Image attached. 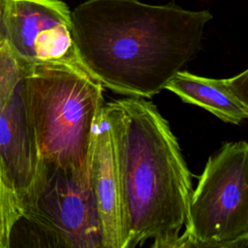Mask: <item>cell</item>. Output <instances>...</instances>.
<instances>
[{
    "mask_svg": "<svg viewBox=\"0 0 248 248\" xmlns=\"http://www.w3.org/2000/svg\"><path fill=\"white\" fill-rule=\"evenodd\" d=\"M212 15L139 0H87L71 12L82 67L104 87L151 98L199 51Z\"/></svg>",
    "mask_w": 248,
    "mask_h": 248,
    "instance_id": "1",
    "label": "cell"
},
{
    "mask_svg": "<svg viewBox=\"0 0 248 248\" xmlns=\"http://www.w3.org/2000/svg\"><path fill=\"white\" fill-rule=\"evenodd\" d=\"M129 227L127 248H176L193 193L192 176L169 122L140 97L105 103Z\"/></svg>",
    "mask_w": 248,
    "mask_h": 248,
    "instance_id": "2",
    "label": "cell"
},
{
    "mask_svg": "<svg viewBox=\"0 0 248 248\" xmlns=\"http://www.w3.org/2000/svg\"><path fill=\"white\" fill-rule=\"evenodd\" d=\"M22 69L40 162L90 177L92 144L105 105L104 86L78 61Z\"/></svg>",
    "mask_w": 248,
    "mask_h": 248,
    "instance_id": "3",
    "label": "cell"
},
{
    "mask_svg": "<svg viewBox=\"0 0 248 248\" xmlns=\"http://www.w3.org/2000/svg\"><path fill=\"white\" fill-rule=\"evenodd\" d=\"M178 247H248V142H227L208 159Z\"/></svg>",
    "mask_w": 248,
    "mask_h": 248,
    "instance_id": "4",
    "label": "cell"
},
{
    "mask_svg": "<svg viewBox=\"0 0 248 248\" xmlns=\"http://www.w3.org/2000/svg\"><path fill=\"white\" fill-rule=\"evenodd\" d=\"M20 202L22 217L45 234L50 247L103 248L90 177H78L40 162Z\"/></svg>",
    "mask_w": 248,
    "mask_h": 248,
    "instance_id": "5",
    "label": "cell"
},
{
    "mask_svg": "<svg viewBox=\"0 0 248 248\" xmlns=\"http://www.w3.org/2000/svg\"><path fill=\"white\" fill-rule=\"evenodd\" d=\"M3 41L22 67L78 61L71 12L60 0H2ZM80 63V62H79Z\"/></svg>",
    "mask_w": 248,
    "mask_h": 248,
    "instance_id": "6",
    "label": "cell"
},
{
    "mask_svg": "<svg viewBox=\"0 0 248 248\" xmlns=\"http://www.w3.org/2000/svg\"><path fill=\"white\" fill-rule=\"evenodd\" d=\"M40 157L24 91L23 69L3 43L0 51V165L21 199Z\"/></svg>",
    "mask_w": 248,
    "mask_h": 248,
    "instance_id": "7",
    "label": "cell"
},
{
    "mask_svg": "<svg viewBox=\"0 0 248 248\" xmlns=\"http://www.w3.org/2000/svg\"><path fill=\"white\" fill-rule=\"evenodd\" d=\"M90 183L99 213L103 248H127L129 227L115 143L104 107L95 130Z\"/></svg>",
    "mask_w": 248,
    "mask_h": 248,
    "instance_id": "8",
    "label": "cell"
},
{
    "mask_svg": "<svg viewBox=\"0 0 248 248\" xmlns=\"http://www.w3.org/2000/svg\"><path fill=\"white\" fill-rule=\"evenodd\" d=\"M165 89L173 92L185 103L210 111L225 122L238 124L248 118L245 109L224 85L223 78H203L181 70L167 82Z\"/></svg>",
    "mask_w": 248,
    "mask_h": 248,
    "instance_id": "9",
    "label": "cell"
},
{
    "mask_svg": "<svg viewBox=\"0 0 248 248\" xmlns=\"http://www.w3.org/2000/svg\"><path fill=\"white\" fill-rule=\"evenodd\" d=\"M21 216L20 198L0 165V248H10L12 230Z\"/></svg>",
    "mask_w": 248,
    "mask_h": 248,
    "instance_id": "10",
    "label": "cell"
},
{
    "mask_svg": "<svg viewBox=\"0 0 248 248\" xmlns=\"http://www.w3.org/2000/svg\"><path fill=\"white\" fill-rule=\"evenodd\" d=\"M223 82L248 114V68L232 78H223Z\"/></svg>",
    "mask_w": 248,
    "mask_h": 248,
    "instance_id": "11",
    "label": "cell"
},
{
    "mask_svg": "<svg viewBox=\"0 0 248 248\" xmlns=\"http://www.w3.org/2000/svg\"><path fill=\"white\" fill-rule=\"evenodd\" d=\"M2 12H3V3L0 0V44L3 43V35H2Z\"/></svg>",
    "mask_w": 248,
    "mask_h": 248,
    "instance_id": "12",
    "label": "cell"
},
{
    "mask_svg": "<svg viewBox=\"0 0 248 248\" xmlns=\"http://www.w3.org/2000/svg\"><path fill=\"white\" fill-rule=\"evenodd\" d=\"M3 43H4V42H3ZM3 43L0 44V51H1V48H2V46H3Z\"/></svg>",
    "mask_w": 248,
    "mask_h": 248,
    "instance_id": "13",
    "label": "cell"
}]
</instances>
